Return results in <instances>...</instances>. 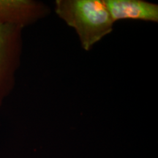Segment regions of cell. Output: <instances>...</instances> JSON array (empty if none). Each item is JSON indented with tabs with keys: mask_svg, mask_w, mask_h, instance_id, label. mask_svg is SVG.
Here are the masks:
<instances>
[{
	"mask_svg": "<svg viewBox=\"0 0 158 158\" xmlns=\"http://www.w3.org/2000/svg\"><path fill=\"white\" fill-rule=\"evenodd\" d=\"M23 29L12 24L0 25V107L15 86L22 54Z\"/></svg>",
	"mask_w": 158,
	"mask_h": 158,
	"instance_id": "7a4b0ae2",
	"label": "cell"
},
{
	"mask_svg": "<svg viewBox=\"0 0 158 158\" xmlns=\"http://www.w3.org/2000/svg\"><path fill=\"white\" fill-rule=\"evenodd\" d=\"M45 4L32 0H0V25L21 28L32 24L48 14Z\"/></svg>",
	"mask_w": 158,
	"mask_h": 158,
	"instance_id": "3957f363",
	"label": "cell"
},
{
	"mask_svg": "<svg viewBox=\"0 0 158 158\" xmlns=\"http://www.w3.org/2000/svg\"><path fill=\"white\" fill-rule=\"evenodd\" d=\"M54 10L67 25L74 29L86 51L92 50L114 29V22L105 0H56Z\"/></svg>",
	"mask_w": 158,
	"mask_h": 158,
	"instance_id": "6da1fadb",
	"label": "cell"
},
{
	"mask_svg": "<svg viewBox=\"0 0 158 158\" xmlns=\"http://www.w3.org/2000/svg\"><path fill=\"white\" fill-rule=\"evenodd\" d=\"M114 23L122 20L158 22V5L143 0H105Z\"/></svg>",
	"mask_w": 158,
	"mask_h": 158,
	"instance_id": "277c9868",
	"label": "cell"
}]
</instances>
